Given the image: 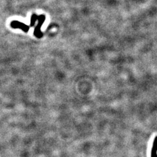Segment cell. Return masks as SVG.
<instances>
[{
    "instance_id": "cell-3",
    "label": "cell",
    "mask_w": 157,
    "mask_h": 157,
    "mask_svg": "<svg viewBox=\"0 0 157 157\" xmlns=\"http://www.w3.org/2000/svg\"><path fill=\"white\" fill-rule=\"evenodd\" d=\"M151 157H157V136H156L151 150Z\"/></svg>"
},
{
    "instance_id": "cell-4",
    "label": "cell",
    "mask_w": 157,
    "mask_h": 157,
    "mask_svg": "<svg viewBox=\"0 0 157 157\" xmlns=\"http://www.w3.org/2000/svg\"><path fill=\"white\" fill-rule=\"evenodd\" d=\"M38 18V16L36 14H32V16L31 17V22H30V26H33L34 24H35L36 22L37 21V20Z\"/></svg>"
},
{
    "instance_id": "cell-1",
    "label": "cell",
    "mask_w": 157,
    "mask_h": 157,
    "mask_svg": "<svg viewBox=\"0 0 157 157\" xmlns=\"http://www.w3.org/2000/svg\"><path fill=\"white\" fill-rule=\"evenodd\" d=\"M38 24L34 29V36L37 38H41L43 36V33L41 31V28L45 21V16L44 14H41L38 16Z\"/></svg>"
},
{
    "instance_id": "cell-2",
    "label": "cell",
    "mask_w": 157,
    "mask_h": 157,
    "mask_svg": "<svg viewBox=\"0 0 157 157\" xmlns=\"http://www.w3.org/2000/svg\"><path fill=\"white\" fill-rule=\"evenodd\" d=\"M11 26L13 28H17L21 29L24 32H28L29 31V26L26 25L25 24L21 22L17 21H14L11 23Z\"/></svg>"
}]
</instances>
